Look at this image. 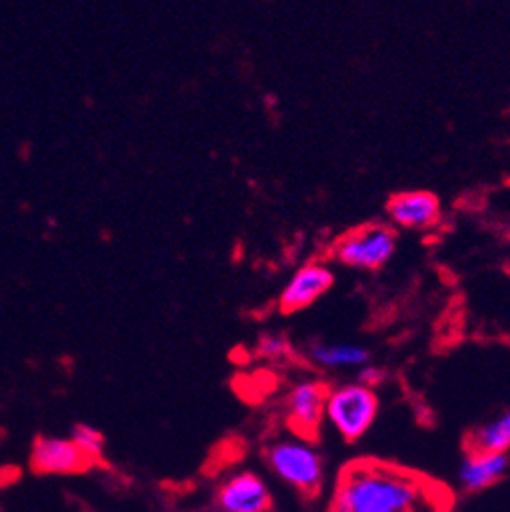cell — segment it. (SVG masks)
<instances>
[{
	"label": "cell",
	"instance_id": "1",
	"mask_svg": "<svg viewBox=\"0 0 510 512\" xmlns=\"http://www.w3.org/2000/svg\"><path fill=\"white\" fill-rule=\"evenodd\" d=\"M453 494L431 480L380 459H355L335 484L329 512H451Z\"/></svg>",
	"mask_w": 510,
	"mask_h": 512
},
{
	"label": "cell",
	"instance_id": "2",
	"mask_svg": "<svg viewBox=\"0 0 510 512\" xmlns=\"http://www.w3.org/2000/svg\"><path fill=\"white\" fill-rule=\"evenodd\" d=\"M272 474L304 496H315L325 482V464L319 449L306 439L290 437L272 443L266 451Z\"/></svg>",
	"mask_w": 510,
	"mask_h": 512
},
{
	"label": "cell",
	"instance_id": "3",
	"mask_svg": "<svg viewBox=\"0 0 510 512\" xmlns=\"http://www.w3.org/2000/svg\"><path fill=\"white\" fill-rule=\"evenodd\" d=\"M380 400L360 382L341 384L327 392L325 421L343 441H360L376 423Z\"/></svg>",
	"mask_w": 510,
	"mask_h": 512
},
{
	"label": "cell",
	"instance_id": "4",
	"mask_svg": "<svg viewBox=\"0 0 510 512\" xmlns=\"http://www.w3.org/2000/svg\"><path fill=\"white\" fill-rule=\"evenodd\" d=\"M396 251V233L386 225H366L343 235L335 247V258L349 268L378 270Z\"/></svg>",
	"mask_w": 510,
	"mask_h": 512
},
{
	"label": "cell",
	"instance_id": "5",
	"mask_svg": "<svg viewBox=\"0 0 510 512\" xmlns=\"http://www.w3.org/2000/svg\"><path fill=\"white\" fill-rule=\"evenodd\" d=\"M329 388L317 380H304L292 386L286 398V423L290 431L311 441L325 423V402Z\"/></svg>",
	"mask_w": 510,
	"mask_h": 512
},
{
	"label": "cell",
	"instance_id": "6",
	"mask_svg": "<svg viewBox=\"0 0 510 512\" xmlns=\"http://www.w3.org/2000/svg\"><path fill=\"white\" fill-rule=\"evenodd\" d=\"M96 464L88 459L72 439L60 437H39L33 443L31 468L37 474L49 476H72L84 474Z\"/></svg>",
	"mask_w": 510,
	"mask_h": 512
},
{
	"label": "cell",
	"instance_id": "7",
	"mask_svg": "<svg viewBox=\"0 0 510 512\" xmlns=\"http://www.w3.org/2000/svg\"><path fill=\"white\" fill-rule=\"evenodd\" d=\"M333 272L323 264L302 266L280 294V311L290 315L309 309L333 288Z\"/></svg>",
	"mask_w": 510,
	"mask_h": 512
},
{
	"label": "cell",
	"instance_id": "8",
	"mask_svg": "<svg viewBox=\"0 0 510 512\" xmlns=\"http://www.w3.org/2000/svg\"><path fill=\"white\" fill-rule=\"evenodd\" d=\"M217 502L223 512H268L272 494L258 474L239 472L223 482Z\"/></svg>",
	"mask_w": 510,
	"mask_h": 512
},
{
	"label": "cell",
	"instance_id": "9",
	"mask_svg": "<svg viewBox=\"0 0 510 512\" xmlns=\"http://www.w3.org/2000/svg\"><path fill=\"white\" fill-rule=\"evenodd\" d=\"M388 217L404 229L423 231L437 225L441 217L439 198L427 190L400 192L388 202Z\"/></svg>",
	"mask_w": 510,
	"mask_h": 512
},
{
	"label": "cell",
	"instance_id": "10",
	"mask_svg": "<svg viewBox=\"0 0 510 512\" xmlns=\"http://www.w3.org/2000/svg\"><path fill=\"white\" fill-rule=\"evenodd\" d=\"M508 470V455L502 453H476L468 451L459 466V482L470 492L488 490L504 478Z\"/></svg>",
	"mask_w": 510,
	"mask_h": 512
},
{
	"label": "cell",
	"instance_id": "11",
	"mask_svg": "<svg viewBox=\"0 0 510 512\" xmlns=\"http://www.w3.org/2000/svg\"><path fill=\"white\" fill-rule=\"evenodd\" d=\"M309 357L321 368L341 370V368H364V366H368L370 353H368V349H364L360 345L313 343L309 347Z\"/></svg>",
	"mask_w": 510,
	"mask_h": 512
},
{
	"label": "cell",
	"instance_id": "12",
	"mask_svg": "<svg viewBox=\"0 0 510 512\" xmlns=\"http://www.w3.org/2000/svg\"><path fill=\"white\" fill-rule=\"evenodd\" d=\"M466 445L468 451L506 455L510 449V411H504L492 421L474 429Z\"/></svg>",
	"mask_w": 510,
	"mask_h": 512
},
{
	"label": "cell",
	"instance_id": "13",
	"mask_svg": "<svg viewBox=\"0 0 510 512\" xmlns=\"http://www.w3.org/2000/svg\"><path fill=\"white\" fill-rule=\"evenodd\" d=\"M76 447L88 457L92 459V462L98 466V462L102 459V453H105V437H102V433L90 425H76L72 429V437H70Z\"/></svg>",
	"mask_w": 510,
	"mask_h": 512
},
{
	"label": "cell",
	"instance_id": "14",
	"mask_svg": "<svg viewBox=\"0 0 510 512\" xmlns=\"http://www.w3.org/2000/svg\"><path fill=\"white\" fill-rule=\"evenodd\" d=\"M258 351L266 360H282V357L288 355V343L282 335H264L260 339Z\"/></svg>",
	"mask_w": 510,
	"mask_h": 512
},
{
	"label": "cell",
	"instance_id": "15",
	"mask_svg": "<svg viewBox=\"0 0 510 512\" xmlns=\"http://www.w3.org/2000/svg\"><path fill=\"white\" fill-rule=\"evenodd\" d=\"M362 372H360V384H364V386H368V388H376L382 380H384V372L380 370V368H372V366H364V368H360Z\"/></svg>",
	"mask_w": 510,
	"mask_h": 512
}]
</instances>
